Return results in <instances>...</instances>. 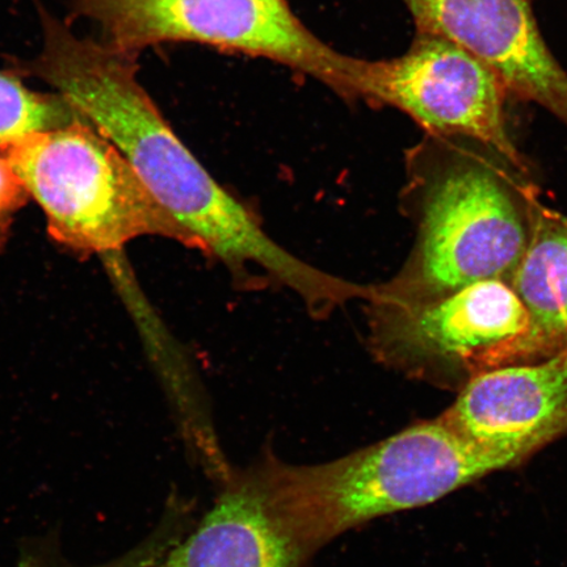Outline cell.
I'll return each mask as SVG.
<instances>
[{"label": "cell", "instance_id": "obj_1", "mask_svg": "<svg viewBox=\"0 0 567 567\" xmlns=\"http://www.w3.org/2000/svg\"><path fill=\"white\" fill-rule=\"evenodd\" d=\"M70 103L240 289H287L310 316L322 319L363 296V284L324 272L269 237L254 213L219 186L176 136L127 62L97 63L78 81Z\"/></svg>", "mask_w": 567, "mask_h": 567}, {"label": "cell", "instance_id": "obj_2", "mask_svg": "<svg viewBox=\"0 0 567 567\" xmlns=\"http://www.w3.org/2000/svg\"><path fill=\"white\" fill-rule=\"evenodd\" d=\"M402 210L415 226L405 264L373 299H442L481 281L509 284L529 245L540 189L530 169L464 136H431L411 152Z\"/></svg>", "mask_w": 567, "mask_h": 567}, {"label": "cell", "instance_id": "obj_3", "mask_svg": "<svg viewBox=\"0 0 567 567\" xmlns=\"http://www.w3.org/2000/svg\"><path fill=\"white\" fill-rule=\"evenodd\" d=\"M254 467L284 526L311 556L347 530L516 466L467 441L441 414L329 463L292 465L266 453Z\"/></svg>", "mask_w": 567, "mask_h": 567}, {"label": "cell", "instance_id": "obj_4", "mask_svg": "<svg viewBox=\"0 0 567 567\" xmlns=\"http://www.w3.org/2000/svg\"><path fill=\"white\" fill-rule=\"evenodd\" d=\"M0 148L45 212L49 233L60 244L103 254L153 236L200 250L124 155L90 125L71 122Z\"/></svg>", "mask_w": 567, "mask_h": 567}, {"label": "cell", "instance_id": "obj_5", "mask_svg": "<svg viewBox=\"0 0 567 567\" xmlns=\"http://www.w3.org/2000/svg\"><path fill=\"white\" fill-rule=\"evenodd\" d=\"M364 303L372 357L408 379L458 393L482 373L527 364L529 317L505 281L429 301Z\"/></svg>", "mask_w": 567, "mask_h": 567}, {"label": "cell", "instance_id": "obj_6", "mask_svg": "<svg viewBox=\"0 0 567 567\" xmlns=\"http://www.w3.org/2000/svg\"><path fill=\"white\" fill-rule=\"evenodd\" d=\"M118 52L163 41H194L266 56L302 71L339 94L361 96L364 60L316 38L286 0H104Z\"/></svg>", "mask_w": 567, "mask_h": 567}, {"label": "cell", "instance_id": "obj_7", "mask_svg": "<svg viewBox=\"0 0 567 567\" xmlns=\"http://www.w3.org/2000/svg\"><path fill=\"white\" fill-rule=\"evenodd\" d=\"M361 96L408 113L431 136L478 140L530 169L509 130L505 84L442 35L417 33L399 59L367 61Z\"/></svg>", "mask_w": 567, "mask_h": 567}, {"label": "cell", "instance_id": "obj_8", "mask_svg": "<svg viewBox=\"0 0 567 567\" xmlns=\"http://www.w3.org/2000/svg\"><path fill=\"white\" fill-rule=\"evenodd\" d=\"M417 33L442 35L491 68L509 96L535 103L567 127V73L534 12L535 0H403Z\"/></svg>", "mask_w": 567, "mask_h": 567}, {"label": "cell", "instance_id": "obj_9", "mask_svg": "<svg viewBox=\"0 0 567 567\" xmlns=\"http://www.w3.org/2000/svg\"><path fill=\"white\" fill-rule=\"evenodd\" d=\"M458 434L517 467L567 436V349L482 373L442 414Z\"/></svg>", "mask_w": 567, "mask_h": 567}, {"label": "cell", "instance_id": "obj_10", "mask_svg": "<svg viewBox=\"0 0 567 567\" xmlns=\"http://www.w3.org/2000/svg\"><path fill=\"white\" fill-rule=\"evenodd\" d=\"M215 505L159 567H303L311 557L284 526L254 466L233 471Z\"/></svg>", "mask_w": 567, "mask_h": 567}, {"label": "cell", "instance_id": "obj_11", "mask_svg": "<svg viewBox=\"0 0 567 567\" xmlns=\"http://www.w3.org/2000/svg\"><path fill=\"white\" fill-rule=\"evenodd\" d=\"M509 286L530 321L527 364L567 349V216L538 204L526 254Z\"/></svg>", "mask_w": 567, "mask_h": 567}, {"label": "cell", "instance_id": "obj_12", "mask_svg": "<svg viewBox=\"0 0 567 567\" xmlns=\"http://www.w3.org/2000/svg\"><path fill=\"white\" fill-rule=\"evenodd\" d=\"M70 124L66 111L34 94L13 78L0 74V147L27 134Z\"/></svg>", "mask_w": 567, "mask_h": 567}, {"label": "cell", "instance_id": "obj_13", "mask_svg": "<svg viewBox=\"0 0 567 567\" xmlns=\"http://www.w3.org/2000/svg\"><path fill=\"white\" fill-rule=\"evenodd\" d=\"M30 193L16 169L3 155H0V245L9 234L13 217L24 207Z\"/></svg>", "mask_w": 567, "mask_h": 567}]
</instances>
